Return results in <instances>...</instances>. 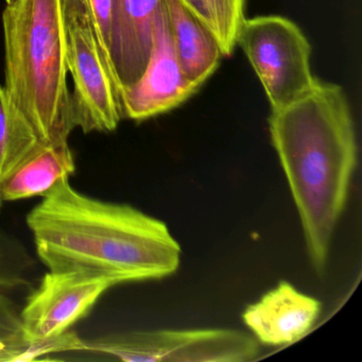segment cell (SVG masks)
<instances>
[{
    "label": "cell",
    "mask_w": 362,
    "mask_h": 362,
    "mask_svg": "<svg viewBox=\"0 0 362 362\" xmlns=\"http://www.w3.org/2000/svg\"><path fill=\"white\" fill-rule=\"evenodd\" d=\"M164 5L165 0H112L110 65L118 94L145 71Z\"/></svg>",
    "instance_id": "cell-9"
},
{
    "label": "cell",
    "mask_w": 362,
    "mask_h": 362,
    "mask_svg": "<svg viewBox=\"0 0 362 362\" xmlns=\"http://www.w3.org/2000/svg\"><path fill=\"white\" fill-rule=\"evenodd\" d=\"M258 343L226 328L132 330L82 339L80 351L126 362H247L259 354Z\"/></svg>",
    "instance_id": "cell-5"
},
{
    "label": "cell",
    "mask_w": 362,
    "mask_h": 362,
    "mask_svg": "<svg viewBox=\"0 0 362 362\" xmlns=\"http://www.w3.org/2000/svg\"><path fill=\"white\" fill-rule=\"evenodd\" d=\"M75 170V158L69 141L45 146L0 184L1 198L4 202H13L46 196Z\"/></svg>",
    "instance_id": "cell-12"
},
{
    "label": "cell",
    "mask_w": 362,
    "mask_h": 362,
    "mask_svg": "<svg viewBox=\"0 0 362 362\" xmlns=\"http://www.w3.org/2000/svg\"><path fill=\"white\" fill-rule=\"evenodd\" d=\"M167 18L177 58L186 77L201 88L218 69L222 52L211 29L181 0H165Z\"/></svg>",
    "instance_id": "cell-11"
},
{
    "label": "cell",
    "mask_w": 362,
    "mask_h": 362,
    "mask_svg": "<svg viewBox=\"0 0 362 362\" xmlns=\"http://www.w3.org/2000/svg\"><path fill=\"white\" fill-rule=\"evenodd\" d=\"M181 3L187 9H189L197 18H200L202 22L207 25L206 14H205L204 8H203L201 0H181ZM207 27H209V25H207Z\"/></svg>",
    "instance_id": "cell-19"
},
{
    "label": "cell",
    "mask_w": 362,
    "mask_h": 362,
    "mask_svg": "<svg viewBox=\"0 0 362 362\" xmlns=\"http://www.w3.org/2000/svg\"><path fill=\"white\" fill-rule=\"evenodd\" d=\"M27 215L37 255L50 271H82L122 284L177 272L182 249L162 220L59 182Z\"/></svg>",
    "instance_id": "cell-1"
},
{
    "label": "cell",
    "mask_w": 362,
    "mask_h": 362,
    "mask_svg": "<svg viewBox=\"0 0 362 362\" xmlns=\"http://www.w3.org/2000/svg\"><path fill=\"white\" fill-rule=\"evenodd\" d=\"M0 344L28 347L21 308L5 294H0Z\"/></svg>",
    "instance_id": "cell-16"
},
{
    "label": "cell",
    "mask_w": 362,
    "mask_h": 362,
    "mask_svg": "<svg viewBox=\"0 0 362 362\" xmlns=\"http://www.w3.org/2000/svg\"><path fill=\"white\" fill-rule=\"evenodd\" d=\"M247 0H201L207 25L219 43L222 56H232L239 29L245 20Z\"/></svg>",
    "instance_id": "cell-15"
},
{
    "label": "cell",
    "mask_w": 362,
    "mask_h": 362,
    "mask_svg": "<svg viewBox=\"0 0 362 362\" xmlns=\"http://www.w3.org/2000/svg\"><path fill=\"white\" fill-rule=\"evenodd\" d=\"M4 204V200L3 198H1V194H0V209H1V207H3Z\"/></svg>",
    "instance_id": "cell-21"
},
{
    "label": "cell",
    "mask_w": 362,
    "mask_h": 362,
    "mask_svg": "<svg viewBox=\"0 0 362 362\" xmlns=\"http://www.w3.org/2000/svg\"><path fill=\"white\" fill-rule=\"evenodd\" d=\"M35 272L37 262L24 243L0 230V290L30 287Z\"/></svg>",
    "instance_id": "cell-14"
},
{
    "label": "cell",
    "mask_w": 362,
    "mask_h": 362,
    "mask_svg": "<svg viewBox=\"0 0 362 362\" xmlns=\"http://www.w3.org/2000/svg\"><path fill=\"white\" fill-rule=\"evenodd\" d=\"M321 310L319 300L281 281L247 306L243 319L258 342L284 346L304 338L317 323Z\"/></svg>",
    "instance_id": "cell-10"
},
{
    "label": "cell",
    "mask_w": 362,
    "mask_h": 362,
    "mask_svg": "<svg viewBox=\"0 0 362 362\" xmlns=\"http://www.w3.org/2000/svg\"><path fill=\"white\" fill-rule=\"evenodd\" d=\"M95 27L103 52L110 63V46H111L112 0H88ZM111 66V65H110Z\"/></svg>",
    "instance_id": "cell-17"
},
{
    "label": "cell",
    "mask_w": 362,
    "mask_h": 362,
    "mask_svg": "<svg viewBox=\"0 0 362 362\" xmlns=\"http://www.w3.org/2000/svg\"><path fill=\"white\" fill-rule=\"evenodd\" d=\"M199 88L182 69L164 5L156 22L153 46L145 71L131 88L118 94L122 118L144 122L162 115L185 103Z\"/></svg>",
    "instance_id": "cell-8"
},
{
    "label": "cell",
    "mask_w": 362,
    "mask_h": 362,
    "mask_svg": "<svg viewBox=\"0 0 362 362\" xmlns=\"http://www.w3.org/2000/svg\"><path fill=\"white\" fill-rule=\"evenodd\" d=\"M269 130L298 209L311 266L323 275L358 160L344 90L315 80L304 94L271 110Z\"/></svg>",
    "instance_id": "cell-2"
},
{
    "label": "cell",
    "mask_w": 362,
    "mask_h": 362,
    "mask_svg": "<svg viewBox=\"0 0 362 362\" xmlns=\"http://www.w3.org/2000/svg\"><path fill=\"white\" fill-rule=\"evenodd\" d=\"M28 347L0 344V362H24Z\"/></svg>",
    "instance_id": "cell-18"
},
{
    "label": "cell",
    "mask_w": 362,
    "mask_h": 362,
    "mask_svg": "<svg viewBox=\"0 0 362 362\" xmlns=\"http://www.w3.org/2000/svg\"><path fill=\"white\" fill-rule=\"evenodd\" d=\"M7 1V5H12V4L16 3L18 0H6Z\"/></svg>",
    "instance_id": "cell-20"
},
{
    "label": "cell",
    "mask_w": 362,
    "mask_h": 362,
    "mask_svg": "<svg viewBox=\"0 0 362 362\" xmlns=\"http://www.w3.org/2000/svg\"><path fill=\"white\" fill-rule=\"evenodd\" d=\"M6 92L43 146L76 128L67 86L62 0H18L3 13Z\"/></svg>",
    "instance_id": "cell-3"
},
{
    "label": "cell",
    "mask_w": 362,
    "mask_h": 362,
    "mask_svg": "<svg viewBox=\"0 0 362 362\" xmlns=\"http://www.w3.org/2000/svg\"><path fill=\"white\" fill-rule=\"evenodd\" d=\"M237 45L255 71L271 110L291 103L317 80L311 71L310 44L289 18H245L237 35Z\"/></svg>",
    "instance_id": "cell-6"
},
{
    "label": "cell",
    "mask_w": 362,
    "mask_h": 362,
    "mask_svg": "<svg viewBox=\"0 0 362 362\" xmlns=\"http://www.w3.org/2000/svg\"><path fill=\"white\" fill-rule=\"evenodd\" d=\"M62 11L76 128L84 133L113 132L122 119V107L88 0H62Z\"/></svg>",
    "instance_id": "cell-4"
},
{
    "label": "cell",
    "mask_w": 362,
    "mask_h": 362,
    "mask_svg": "<svg viewBox=\"0 0 362 362\" xmlns=\"http://www.w3.org/2000/svg\"><path fill=\"white\" fill-rule=\"evenodd\" d=\"M43 147L5 88L0 86V184Z\"/></svg>",
    "instance_id": "cell-13"
},
{
    "label": "cell",
    "mask_w": 362,
    "mask_h": 362,
    "mask_svg": "<svg viewBox=\"0 0 362 362\" xmlns=\"http://www.w3.org/2000/svg\"><path fill=\"white\" fill-rule=\"evenodd\" d=\"M117 285V279L105 275L48 270L21 308L27 342L50 340L69 332Z\"/></svg>",
    "instance_id": "cell-7"
}]
</instances>
